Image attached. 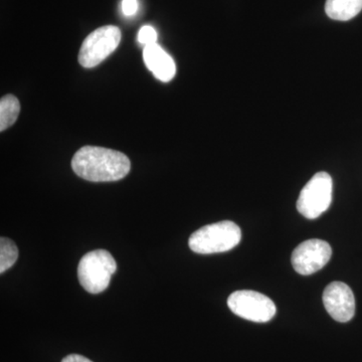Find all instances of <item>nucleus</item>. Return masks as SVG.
I'll return each mask as SVG.
<instances>
[{"label":"nucleus","instance_id":"nucleus-1","mask_svg":"<svg viewBox=\"0 0 362 362\" xmlns=\"http://www.w3.org/2000/svg\"><path fill=\"white\" fill-rule=\"evenodd\" d=\"M74 173L93 182L122 180L130 173L129 158L120 151L98 146H85L71 159Z\"/></svg>","mask_w":362,"mask_h":362},{"label":"nucleus","instance_id":"nucleus-2","mask_svg":"<svg viewBox=\"0 0 362 362\" xmlns=\"http://www.w3.org/2000/svg\"><path fill=\"white\" fill-rule=\"evenodd\" d=\"M242 232L237 223L220 221L202 226L190 235L188 246L197 254L209 255L230 251L240 244Z\"/></svg>","mask_w":362,"mask_h":362},{"label":"nucleus","instance_id":"nucleus-3","mask_svg":"<svg viewBox=\"0 0 362 362\" xmlns=\"http://www.w3.org/2000/svg\"><path fill=\"white\" fill-rule=\"evenodd\" d=\"M116 270V261L110 252L106 250H95L81 259L78 278L86 291L99 294L109 287L112 275Z\"/></svg>","mask_w":362,"mask_h":362},{"label":"nucleus","instance_id":"nucleus-4","mask_svg":"<svg viewBox=\"0 0 362 362\" xmlns=\"http://www.w3.org/2000/svg\"><path fill=\"white\" fill-rule=\"evenodd\" d=\"M333 181L327 173H316L300 192L297 209L309 220L319 218L332 202Z\"/></svg>","mask_w":362,"mask_h":362},{"label":"nucleus","instance_id":"nucleus-5","mask_svg":"<svg viewBox=\"0 0 362 362\" xmlns=\"http://www.w3.org/2000/svg\"><path fill=\"white\" fill-rule=\"evenodd\" d=\"M121 40L120 28L105 25L90 33L78 52V63L84 68H94L116 51Z\"/></svg>","mask_w":362,"mask_h":362},{"label":"nucleus","instance_id":"nucleus-6","mask_svg":"<svg viewBox=\"0 0 362 362\" xmlns=\"http://www.w3.org/2000/svg\"><path fill=\"white\" fill-rule=\"evenodd\" d=\"M228 306L235 315L257 323L268 322L277 311L270 298L251 290L233 292L228 297Z\"/></svg>","mask_w":362,"mask_h":362},{"label":"nucleus","instance_id":"nucleus-7","mask_svg":"<svg viewBox=\"0 0 362 362\" xmlns=\"http://www.w3.org/2000/svg\"><path fill=\"white\" fill-rule=\"evenodd\" d=\"M332 249L322 240H308L301 243L292 252V266L300 275L316 273L329 262Z\"/></svg>","mask_w":362,"mask_h":362},{"label":"nucleus","instance_id":"nucleus-8","mask_svg":"<svg viewBox=\"0 0 362 362\" xmlns=\"http://www.w3.org/2000/svg\"><path fill=\"white\" fill-rule=\"evenodd\" d=\"M323 304L326 311L334 320L346 323L356 313V299L349 285L343 282H332L323 292Z\"/></svg>","mask_w":362,"mask_h":362},{"label":"nucleus","instance_id":"nucleus-9","mask_svg":"<svg viewBox=\"0 0 362 362\" xmlns=\"http://www.w3.org/2000/svg\"><path fill=\"white\" fill-rule=\"evenodd\" d=\"M143 59L157 80L168 83L175 77V59L158 44L146 45L143 49Z\"/></svg>","mask_w":362,"mask_h":362},{"label":"nucleus","instance_id":"nucleus-10","mask_svg":"<svg viewBox=\"0 0 362 362\" xmlns=\"http://www.w3.org/2000/svg\"><path fill=\"white\" fill-rule=\"evenodd\" d=\"M362 11V0H326L325 13L331 20L347 21Z\"/></svg>","mask_w":362,"mask_h":362},{"label":"nucleus","instance_id":"nucleus-11","mask_svg":"<svg viewBox=\"0 0 362 362\" xmlns=\"http://www.w3.org/2000/svg\"><path fill=\"white\" fill-rule=\"evenodd\" d=\"M21 104L13 95H6L0 101V131L6 130L18 120Z\"/></svg>","mask_w":362,"mask_h":362},{"label":"nucleus","instance_id":"nucleus-12","mask_svg":"<svg viewBox=\"0 0 362 362\" xmlns=\"http://www.w3.org/2000/svg\"><path fill=\"white\" fill-rule=\"evenodd\" d=\"M18 258V249L13 240L2 237L0 239V273L8 270Z\"/></svg>","mask_w":362,"mask_h":362},{"label":"nucleus","instance_id":"nucleus-13","mask_svg":"<svg viewBox=\"0 0 362 362\" xmlns=\"http://www.w3.org/2000/svg\"><path fill=\"white\" fill-rule=\"evenodd\" d=\"M157 32L156 28H152L151 25H144L140 28L139 33H138V40L140 44L144 45L145 47L149 45L157 44Z\"/></svg>","mask_w":362,"mask_h":362},{"label":"nucleus","instance_id":"nucleus-14","mask_svg":"<svg viewBox=\"0 0 362 362\" xmlns=\"http://www.w3.org/2000/svg\"><path fill=\"white\" fill-rule=\"evenodd\" d=\"M122 11L126 16H134L138 11L137 0H123Z\"/></svg>","mask_w":362,"mask_h":362},{"label":"nucleus","instance_id":"nucleus-15","mask_svg":"<svg viewBox=\"0 0 362 362\" xmlns=\"http://www.w3.org/2000/svg\"><path fill=\"white\" fill-rule=\"evenodd\" d=\"M62 362H93L87 357L80 356V354H70V356H66Z\"/></svg>","mask_w":362,"mask_h":362}]
</instances>
